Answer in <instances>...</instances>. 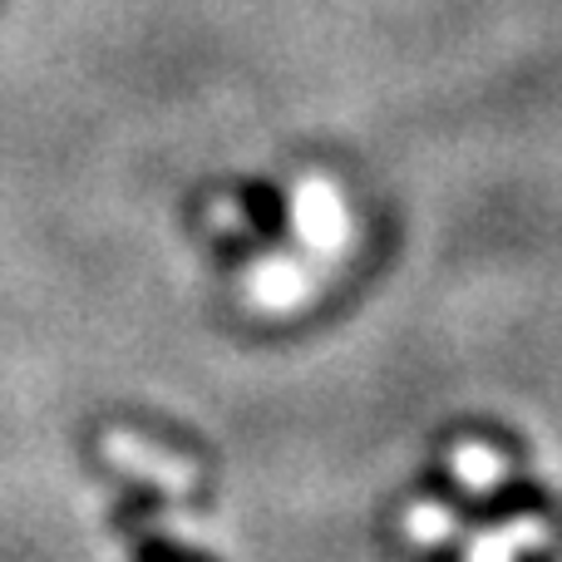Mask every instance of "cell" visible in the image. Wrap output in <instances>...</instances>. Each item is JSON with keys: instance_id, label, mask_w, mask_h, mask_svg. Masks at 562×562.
Instances as JSON below:
<instances>
[{"instance_id": "cell-1", "label": "cell", "mask_w": 562, "mask_h": 562, "mask_svg": "<svg viewBox=\"0 0 562 562\" xmlns=\"http://www.w3.org/2000/svg\"><path fill=\"white\" fill-rule=\"evenodd\" d=\"M291 227L306 243V262L316 272L340 267L350 257V243H356V217L346 207V193L321 173L301 178L296 193H291Z\"/></svg>"}, {"instance_id": "cell-2", "label": "cell", "mask_w": 562, "mask_h": 562, "mask_svg": "<svg viewBox=\"0 0 562 562\" xmlns=\"http://www.w3.org/2000/svg\"><path fill=\"white\" fill-rule=\"evenodd\" d=\"M316 296V267L296 257H267L247 272V301L262 311H296Z\"/></svg>"}, {"instance_id": "cell-3", "label": "cell", "mask_w": 562, "mask_h": 562, "mask_svg": "<svg viewBox=\"0 0 562 562\" xmlns=\"http://www.w3.org/2000/svg\"><path fill=\"white\" fill-rule=\"evenodd\" d=\"M104 454L114 459V464H124L128 474L164 479L168 488H188V479H193V469H188V464H173V459L154 454V449H144V439H134V435H109Z\"/></svg>"}, {"instance_id": "cell-4", "label": "cell", "mask_w": 562, "mask_h": 562, "mask_svg": "<svg viewBox=\"0 0 562 562\" xmlns=\"http://www.w3.org/2000/svg\"><path fill=\"white\" fill-rule=\"evenodd\" d=\"M454 469L464 474L469 488H494V479L504 474V459H498L494 449H484V445H464L454 454Z\"/></svg>"}, {"instance_id": "cell-5", "label": "cell", "mask_w": 562, "mask_h": 562, "mask_svg": "<svg viewBox=\"0 0 562 562\" xmlns=\"http://www.w3.org/2000/svg\"><path fill=\"white\" fill-rule=\"evenodd\" d=\"M405 524H409V533L425 538V543H435V538H445V533H449V514H445V508H435V504L409 508Z\"/></svg>"}, {"instance_id": "cell-6", "label": "cell", "mask_w": 562, "mask_h": 562, "mask_svg": "<svg viewBox=\"0 0 562 562\" xmlns=\"http://www.w3.org/2000/svg\"><path fill=\"white\" fill-rule=\"evenodd\" d=\"M213 223L217 227H243V213H237V203H213Z\"/></svg>"}, {"instance_id": "cell-7", "label": "cell", "mask_w": 562, "mask_h": 562, "mask_svg": "<svg viewBox=\"0 0 562 562\" xmlns=\"http://www.w3.org/2000/svg\"><path fill=\"white\" fill-rule=\"evenodd\" d=\"M144 562H198V558H183V553H173V548H144Z\"/></svg>"}]
</instances>
